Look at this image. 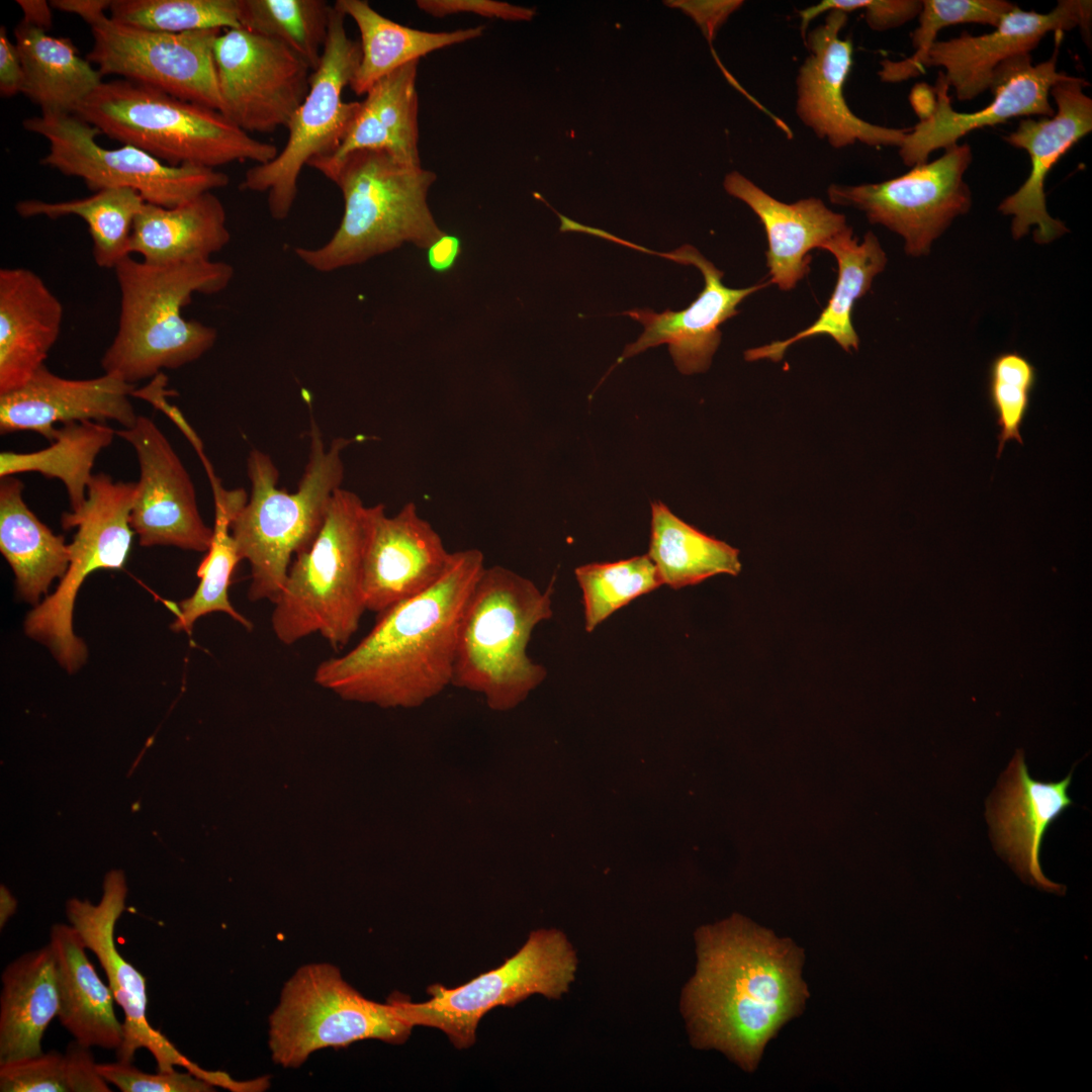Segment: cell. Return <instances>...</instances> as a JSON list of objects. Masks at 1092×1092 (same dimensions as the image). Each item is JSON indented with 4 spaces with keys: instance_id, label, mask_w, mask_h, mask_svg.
Segmentation results:
<instances>
[{
    "instance_id": "cell-1",
    "label": "cell",
    "mask_w": 1092,
    "mask_h": 1092,
    "mask_svg": "<svg viewBox=\"0 0 1092 1092\" xmlns=\"http://www.w3.org/2000/svg\"><path fill=\"white\" fill-rule=\"evenodd\" d=\"M694 937L696 969L679 998L690 1042L754 1072L810 996L804 950L738 914L699 927Z\"/></svg>"
},
{
    "instance_id": "cell-2",
    "label": "cell",
    "mask_w": 1092,
    "mask_h": 1092,
    "mask_svg": "<svg viewBox=\"0 0 1092 1092\" xmlns=\"http://www.w3.org/2000/svg\"><path fill=\"white\" fill-rule=\"evenodd\" d=\"M485 568L478 549L453 552L427 590L381 614L369 633L314 670V681L344 698L384 707H417L451 685L458 630Z\"/></svg>"
},
{
    "instance_id": "cell-3",
    "label": "cell",
    "mask_w": 1092,
    "mask_h": 1092,
    "mask_svg": "<svg viewBox=\"0 0 1092 1092\" xmlns=\"http://www.w3.org/2000/svg\"><path fill=\"white\" fill-rule=\"evenodd\" d=\"M308 166L341 190L344 212L332 238L316 248H295L318 272L363 263L405 243L425 249L443 232L427 202L436 173L385 151L359 150L340 159L315 158Z\"/></svg>"
},
{
    "instance_id": "cell-4",
    "label": "cell",
    "mask_w": 1092,
    "mask_h": 1092,
    "mask_svg": "<svg viewBox=\"0 0 1092 1092\" xmlns=\"http://www.w3.org/2000/svg\"><path fill=\"white\" fill-rule=\"evenodd\" d=\"M120 290L116 335L101 358L104 373L136 382L162 369H177L200 358L216 339L214 328L182 315L194 293L223 290L234 277L224 262L198 260L153 265L130 256L114 268Z\"/></svg>"
},
{
    "instance_id": "cell-5",
    "label": "cell",
    "mask_w": 1092,
    "mask_h": 1092,
    "mask_svg": "<svg viewBox=\"0 0 1092 1092\" xmlns=\"http://www.w3.org/2000/svg\"><path fill=\"white\" fill-rule=\"evenodd\" d=\"M351 442L338 437L327 447L311 418L308 461L294 492L277 487L279 471L268 454L258 449L249 453L251 494L234 516L231 533L251 567L250 601L274 603L279 597L293 558L310 547L341 488L342 452Z\"/></svg>"
},
{
    "instance_id": "cell-6",
    "label": "cell",
    "mask_w": 1092,
    "mask_h": 1092,
    "mask_svg": "<svg viewBox=\"0 0 1092 1092\" xmlns=\"http://www.w3.org/2000/svg\"><path fill=\"white\" fill-rule=\"evenodd\" d=\"M101 134L134 146L170 166L215 169L234 162L264 164L278 149L246 132L220 111L153 87L102 82L74 113Z\"/></svg>"
},
{
    "instance_id": "cell-7",
    "label": "cell",
    "mask_w": 1092,
    "mask_h": 1092,
    "mask_svg": "<svg viewBox=\"0 0 1092 1092\" xmlns=\"http://www.w3.org/2000/svg\"><path fill=\"white\" fill-rule=\"evenodd\" d=\"M552 592L502 565L485 566L461 617L451 685L482 694L495 711L524 701L547 673L527 646L534 628L552 617Z\"/></svg>"
},
{
    "instance_id": "cell-8",
    "label": "cell",
    "mask_w": 1092,
    "mask_h": 1092,
    "mask_svg": "<svg viewBox=\"0 0 1092 1092\" xmlns=\"http://www.w3.org/2000/svg\"><path fill=\"white\" fill-rule=\"evenodd\" d=\"M368 507L350 490L335 491L310 547L297 554L273 603L276 638L291 645L321 635L334 650L348 644L366 611L362 567Z\"/></svg>"
},
{
    "instance_id": "cell-9",
    "label": "cell",
    "mask_w": 1092,
    "mask_h": 1092,
    "mask_svg": "<svg viewBox=\"0 0 1092 1092\" xmlns=\"http://www.w3.org/2000/svg\"><path fill=\"white\" fill-rule=\"evenodd\" d=\"M413 1025L394 994L386 1003L362 996L328 963L300 967L285 983L269 1017L273 1062L298 1068L326 1048H346L364 1039L403 1043Z\"/></svg>"
},
{
    "instance_id": "cell-10",
    "label": "cell",
    "mask_w": 1092,
    "mask_h": 1092,
    "mask_svg": "<svg viewBox=\"0 0 1092 1092\" xmlns=\"http://www.w3.org/2000/svg\"><path fill=\"white\" fill-rule=\"evenodd\" d=\"M135 486L136 482L94 474L81 508L61 518L65 530L77 529L69 544V566L56 590L28 613L24 630L69 672L77 671L87 657L85 643L73 631L78 590L90 573L117 570L125 564L134 534L130 513Z\"/></svg>"
},
{
    "instance_id": "cell-11",
    "label": "cell",
    "mask_w": 1092,
    "mask_h": 1092,
    "mask_svg": "<svg viewBox=\"0 0 1092 1092\" xmlns=\"http://www.w3.org/2000/svg\"><path fill=\"white\" fill-rule=\"evenodd\" d=\"M345 17L332 6L323 56L310 74L303 102L286 126L285 146L273 160L250 168L241 183L244 190L267 193L275 219L289 215L303 167L338 150L359 109V101L342 98L361 59L360 43L348 36Z\"/></svg>"
},
{
    "instance_id": "cell-12",
    "label": "cell",
    "mask_w": 1092,
    "mask_h": 1092,
    "mask_svg": "<svg viewBox=\"0 0 1092 1092\" xmlns=\"http://www.w3.org/2000/svg\"><path fill=\"white\" fill-rule=\"evenodd\" d=\"M577 962L566 934L555 928L538 929L498 968L456 988L434 984L426 1002L398 997L399 1004L414 1027L438 1028L456 1049H468L476 1040L479 1020L494 1007H513L534 994L561 998L575 980Z\"/></svg>"
},
{
    "instance_id": "cell-13",
    "label": "cell",
    "mask_w": 1092,
    "mask_h": 1092,
    "mask_svg": "<svg viewBox=\"0 0 1092 1092\" xmlns=\"http://www.w3.org/2000/svg\"><path fill=\"white\" fill-rule=\"evenodd\" d=\"M22 125L49 142L41 165L81 178L94 192L126 187L147 203L174 207L229 183L226 174L215 169L170 166L131 145L104 148L96 141L100 131L75 114L40 113Z\"/></svg>"
},
{
    "instance_id": "cell-14",
    "label": "cell",
    "mask_w": 1092,
    "mask_h": 1092,
    "mask_svg": "<svg viewBox=\"0 0 1092 1092\" xmlns=\"http://www.w3.org/2000/svg\"><path fill=\"white\" fill-rule=\"evenodd\" d=\"M973 160L969 144H954L942 156L893 179L859 185L831 184L833 204L864 212L871 223L885 225L905 240L911 256L928 253L931 243L959 216L972 197L964 174Z\"/></svg>"
},
{
    "instance_id": "cell-15",
    "label": "cell",
    "mask_w": 1092,
    "mask_h": 1092,
    "mask_svg": "<svg viewBox=\"0 0 1092 1092\" xmlns=\"http://www.w3.org/2000/svg\"><path fill=\"white\" fill-rule=\"evenodd\" d=\"M91 27L87 60L104 77L117 75L176 98L221 111L214 43L221 29L164 32L104 15Z\"/></svg>"
},
{
    "instance_id": "cell-16",
    "label": "cell",
    "mask_w": 1092,
    "mask_h": 1092,
    "mask_svg": "<svg viewBox=\"0 0 1092 1092\" xmlns=\"http://www.w3.org/2000/svg\"><path fill=\"white\" fill-rule=\"evenodd\" d=\"M127 886L120 870H111L103 881V894L97 905L73 898L67 901L69 923L79 932L87 949L97 958L105 972L114 1000L124 1014L123 1041L116 1058L132 1063L138 1050L146 1049L154 1057L157 1070L171 1072L182 1067L215 1087L236 1092L241 1081L220 1071H207L186 1058L147 1018L146 979L119 952L115 944L116 922L125 910Z\"/></svg>"
},
{
    "instance_id": "cell-17",
    "label": "cell",
    "mask_w": 1092,
    "mask_h": 1092,
    "mask_svg": "<svg viewBox=\"0 0 1092 1092\" xmlns=\"http://www.w3.org/2000/svg\"><path fill=\"white\" fill-rule=\"evenodd\" d=\"M221 113L246 132L287 126L309 89V66L283 43L245 28L214 43Z\"/></svg>"
},
{
    "instance_id": "cell-18",
    "label": "cell",
    "mask_w": 1092,
    "mask_h": 1092,
    "mask_svg": "<svg viewBox=\"0 0 1092 1092\" xmlns=\"http://www.w3.org/2000/svg\"><path fill=\"white\" fill-rule=\"evenodd\" d=\"M115 433L131 445L138 457L140 478L130 526L140 545L206 552L213 529L203 522L191 477L166 436L145 416Z\"/></svg>"
},
{
    "instance_id": "cell-19",
    "label": "cell",
    "mask_w": 1092,
    "mask_h": 1092,
    "mask_svg": "<svg viewBox=\"0 0 1092 1092\" xmlns=\"http://www.w3.org/2000/svg\"><path fill=\"white\" fill-rule=\"evenodd\" d=\"M1059 43L1051 59L1039 64L1032 65L1030 54L1002 63L995 70L989 88L994 95L993 100L974 112L953 109L948 95L949 87L940 71L933 87L935 103L931 111L909 129L899 147L903 163L910 167L926 163L933 151L945 150L958 144L961 138L974 129L993 126L1018 116H1053L1055 109L1050 102L1051 89L1069 77L1067 73L1057 70Z\"/></svg>"
},
{
    "instance_id": "cell-20",
    "label": "cell",
    "mask_w": 1092,
    "mask_h": 1092,
    "mask_svg": "<svg viewBox=\"0 0 1092 1092\" xmlns=\"http://www.w3.org/2000/svg\"><path fill=\"white\" fill-rule=\"evenodd\" d=\"M1089 83L1070 76L1050 92L1057 109L1053 116L1025 117L1005 136L1006 143L1026 151L1030 172L1021 187L1006 197L998 209L1012 216L1011 232L1018 240L1035 226L1034 240L1048 244L1068 232L1065 224L1046 210L1044 182L1053 167L1082 138L1092 130V99L1084 93Z\"/></svg>"
},
{
    "instance_id": "cell-21",
    "label": "cell",
    "mask_w": 1092,
    "mask_h": 1092,
    "mask_svg": "<svg viewBox=\"0 0 1092 1092\" xmlns=\"http://www.w3.org/2000/svg\"><path fill=\"white\" fill-rule=\"evenodd\" d=\"M451 554L414 503L394 516H387L381 504L368 507L362 567L366 611L378 615L427 590L442 576Z\"/></svg>"
},
{
    "instance_id": "cell-22",
    "label": "cell",
    "mask_w": 1092,
    "mask_h": 1092,
    "mask_svg": "<svg viewBox=\"0 0 1092 1092\" xmlns=\"http://www.w3.org/2000/svg\"><path fill=\"white\" fill-rule=\"evenodd\" d=\"M848 14L829 11L824 23L804 38L809 55L797 79L796 113L818 138L840 149L856 142L868 146L900 147L910 128L870 123L855 115L844 98V84L852 66V41L839 36Z\"/></svg>"
},
{
    "instance_id": "cell-23",
    "label": "cell",
    "mask_w": 1092,
    "mask_h": 1092,
    "mask_svg": "<svg viewBox=\"0 0 1092 1092\" xmlns=\"http://www.w3.org/2000/svg\"><path fill=\"white\" fill-rule=\"evenodd\" d=\"M1092 2L1060 0L1048 13L1021 10L1016 5L1000 19L994 30L967 32L936 40L928 52L924 70L944 69L942 77L961 101H969L990 88L995 70L1004 62L1030 54L1049 32L1063 33L1080 27L1090 38Z\"/></svg>"
},
{
    "instance_id": "cell-24",
    "label": "cell",
    "mask_w": 1092,
    "mask_h": 1092,
    "mask_svg": "<svg viewBox=\"0 0 1092 1092\" xmlns=\"http://www.w3.org/2000/svg\"><path fill=\"white\" fill-rule=\"evenodd\" d=\"M630 247L682 265H694L703 274L705 286L682 310L654 312L649 308H634L622 312L642 324L644 331L636 342L626 346L617 363L648 348L667 344L672 360L681 373L706 371L721 342L719 327L739 312L736 306L744 298L767 286L769 281L746 288H730L722 282L724 273L693 246L685 245L669 253L653 252L633 243Z\"/></svg>"
},
{
    "instance_id": "cell-25",
    "label": "cell",
    "mask_w": 1092,
    "mask_h": 1092,
    "mask_svg": "<svg viewBox=\"0 0 1092 1092\" xmlns=\"http://www.w3.org/2000/svg\"><path fill=\"white\" fill-rule=\"evenodd\" d=\"M135 389L115 374L70 379L42 365L24 385L0 394V433L31 431L52 442L58 424L114 421L128 429L139 417L129 399Z\"/></svg>"
},
{
    "instance_id": "cell-26",
    "label": "cell",
    "mask_w": 1092,
    "mask_h": 1092,
    "mask_svg": "<svg viewBox=\"0 0 1092 1092\" xmlns=\"http://www.w3.org/2000/svg\"><path fill=\"white\" fill-rule=\"evenodd\" d=\"M1071 774L1057 783L1035 781L1018 751L988 803L987 818L995 846L1026 883L1062 894L1065 887L1045 878L1039 863L1043 836L1073 802Z\"/></svg>"
},
{
    "instance_id": "cell-27",
    "label": "cell",
    "mask_w": 1092,
    "mask_h": 1092,
    "mask_svg": "<svg viewBox=\"0 0 1092 1092\" xmlns=\"http://www.w3.org/2000/svg\"><path fill=\"white\" fill-rule=\"evenodd\" d=\"M730 195L745 202L759 217L767 237L769 283L791 290L810 270L808 253L844 232L845 216L829 209L821 199L809 197L782 202L738 172L724 179Z\"/></svg>"
},
{
    "instance_id": "cell-28",
    "label": "cell",
    "mask_w": 1092,
    "mask_h": 1092,
    "mask_svg": "<svg viewBox=\"0 0 1092 1092\" xmlns=\"http://www.w3.org/2000/svg\"><path fill=\"white\" fill-rule=\"evenodd\" d=\"M63 314L61 301L36 273L0 270V394L21 387L44 365Z\"/></svg>"
},
{
    "instance_id": "cell-29",
    "label": "cell",
    "mask_w": 1092,
    "mask_h": 1092,
    "mask_svg": "<svg viewBox=\"0 0 1092 1092\" xmlns=\"http://www.w3.org/2000/svg\"><path fill=\"white\" fill-rule=\"evenodd\" d=\"M49 944L56 965L59 1021L83 1046L117 1051L123 1024L116 1017L112 991L88 960L81 935L70 923H57Z\"/></svg>"
},
{
    "instance_id": "cell-30",
    "label": "cell",
    "mask_w": 1092,
    "mask_h": 1092,
    "mask_svg": "<svg viewBox=\"0 0 1092 1092\" xmlns=\"http://www.w3.org/2000/svg\"><path fill=\"white\" fill-rule=\"evenodd\" d=\"M230 240L224 206L207 191L174 207L146 202L133 221L129 252L149 264L170 265L210 260Z\"/></svg>"
},
{
    "instance_id": "cell-31",
    "label": "cell",
    "mask_w": 1092,
    "mask_h": 1092,
    "mask_svg": "<svg viewBox=\"0 0 1092 1092\" xmlns=\"http://www.w3.org/2000/svg\"><path fill=\"white\" fill-rule=\"evenodd\" d=\"M0 1065L42 1054L41 1039L59 1011L50 944L9 963L1 975Z\"/></svg>"
},
{
    "instance_id": "cell-32",
    "label": "cell",
    "mask_w": 1092,
    "mask_h": 1092,
    "mask_svg": "<svg viewBox=\"0 0 1092 1092\" xmlns=\"http://www.w3.org/2000/svg\"><path fill=\"white\" fill-rule=\"evenodd\" d=\"M822 249L830 252L838 264V279L826 307L810 327L795 336L747 350L744 353L747 361L770 359L778 362L791 345L817 335L830 336L847 352L858 349L859 340L852 325L853 305L870 290L874 277L884 270L886 254L872 232H868L858 244L850 226Z\"/></svg>"
},
{
    "instance_id": "cell-33",
    "label": "cell",
    "mask_w": 1092,
    "mask_h": 1092,
    "mask_svg": "<svg viewBox=\"0 0 1092 1092\" xmlns=\"http://www.w3.org/2000/svg\"><path fill=\"white\" fill-rule=\"evenodd\" d=\"M418 65L419 61H413L378 80L360 102L338 150L321 158L337 160L355 151L377 150L405 163L421 165Z\"/></svg>"
},
{
    "instance_id": "cell-34",
    "label": "cell",
    "mask_w": 1092,
    "mask_h": 1092,
    "mask_svg": "<svg viewBox=\"0 0 1092 1092\" xmlns=\"http://www.w3.org/2000/svg\"><path fill=\"white\" fill-rule=\"evenodd\" d=\"M22 481L0 478V551L9 563L19 596L38 604L51 583L69 566V544L30 511L23 499Z\"/></svg>"
},
{
    "instance_id": "cell-35",
    "label": "cell",
    "mask_w": 1092,
    "mask_h": 1092,
    "mask_svg": "<svg viewBox=\"0 0 1092 1092\" xmlns=\"http://www.w3.org/2000/svg\"><path fill=\"white\" fill-rule=\"evenodd\" d=\"M23 71L21 93L41 113L73 114L76 107L103 82V76L80 56L69 37H57L24 22L14 29Z\"/></svg>"
},
{
    "instance_id": "cell-36",
    "label": "cell",
    "mask_w": 1092,
    "mask_h": 1092,
    "mask_svg": "<svg viewBox=\"0 0 1092 1092\" xmlns=\"http://www.w3.org/2000/svg\"><path fill=\"white\" fill-rule=\"evenodd\" d=\"M333 6L352 18L360 32L361 59L350 83L356 95L366 94L384 76L433 51L480 37L485 28L431 32L398 24L365 0H337Z\"/></svg>"
},
{
    "instance_id": "cell-37",
    "label": "cell",
    "mask_w": 1092,
    "mask_h": 1092,
    "mask_svg": "<svg viewBox=\"0 0 1092 1092\" xmlns=\"http://www.w3.org/2000/svg\"><path fill=\"white\" fill-rule=\"evenodd\" d=\"M208 479L214 499L212 541L196 570L200 579L198 586L192 596L177 604L176 619L171 627L175 632H189L202 616L223 612L246 629L252 630V622L234 608L228 594L234 570L242 560L231 533V523L248 496L243 488H224L214 474Z\"/></svg>"
},
{
    "instance_id": "cell-38",
    "label": "cell",
    "mask_w": 1092,
    "mask_h": 1092,
    "mask_svg": "<svg viewBox=\"0 0 1092 1092\" xmlns=\"http://www.w3.org/2000/svg\"><path fill=\"white\" fill-rule=\"evenodd\" d=\"M648 556L662 583L677 589L721 573L737 575L739 551L673 515L661 502L651 503Z\"/></svg>"
},
{
    "instance_id": "cell-39",
    "label": "cell",
    "mask_w": 1092,
    "mask_h": 1092,
    "mask_svg": "<svg viewBox=\"0 0 1092 1092\" xmlns=\"http://www.w3.org/2000/svg\"><path fill=\"white\" fill-rule=\"evenodd\" d=\"M115 431L105 423L84 421L62 425L44 449L0 453V478L23 472H37L57 478L66 487L71 511L81 508L98 454L113 441Z\"/></svg>"
},
{
    "instance_id": "cell-40",
    "label": "cell",
    "mask_w": 1092,
    "mask_h": 1092,
    "mask_svg": "<svg viewBox=\"0 0 1092 1092\" xmlns=\"http://www.w3.org/2000/svg\"><path fill=\"white\" fill-rule=\"evenodd\" d=\"M145 203L138 191L119 187L102 189L91 196L67 201L20 200L15 210L21 217H81L89 229L95 263L102 268L114 269L120 261L130 256L133 221Z\"/></svg>"
},
{
    "instance_id": "cell-41",
    "label": "cell",
    "mask_w": 1092,
    "mask_h": 1092,
    "mask_svg": "<svg viewBox=\"0 0 1092 1092\" xmlns=\"http://www.w3.org/2000/svg\"><path fill=\"white\" fill-rule=\"evenodd\" d=\"M331 10L323 0H240V24L283 43L314 71L327 40Z\"/></svg>"
},
{
    "instance_id": "cell-42",
    "label": "cell",
    "mask_w": 1092,
    "mask_h": 1092,
    "mask_svg": "<svg viewBox=\"0 0 1092 1092\" xmlns=\"http://www.w3.org/2000/svg\"><path fill=\"white\" fill-rule=\"evenodd\" d=\"M90 1049L72 1041L64 1054L50 1051L0 1065L1 1092H109Z\"/></svg>"
},
{
    "instance_id": "cell-43",
    "label": "cell",
    "mask_w": 1092,
    "mask_h": 1092,
    "mask_svg": "<svg viewBox=\"0 0 1092 1092\" xmlns=\"http://www.w3.org/2000/svg\"><path fill=\"white\" fill-rule=\"evenodd\" d=\"M582 592L585 629L592 632L614 612L662 583L648 554L575 569Z\"/></svg>"
},
{
    "instance_id": "cell-44",
    "label": "cell",
    "mask_w": 1092,
    "mask_h": 1092,
    "mask_svg": "<svg viewBox=\"0 0 1092 1092\" xmlns=\"http://www.w3.org/2000/svg\"><path fill=\"white\" fill-rule=\"evenodd\" d=\"M918 26L912 34L914 54L902 61L884 60L878 72L881 80L897 83L924 73V64L938 32L960 23L997 26L1015 4L1005 0H922Z\"/></svg>"
},
{
    "instance_id": "cell-45",
    "label": "cell",
    "mask_w": 1092,
    "mask_h": 1092,
    "mask_svg": "<svg viewBox=\"0 0 1092 1092\" xmlns=\"http://www.w3.org/2000/svg\"><path fill=\"white\" fill-rule=\"evenodd\" d=\"M110 18L164 32L240 28V0H113Z\"/></svg>"
},
{
    "instance_id": "cell-46",
    "label": "cell",
    "mask_w": 1092,
    "mask_h": 1092,
    "mask_svg": "<svg viewBox=\"0 0 1092 1092\" xmlns=\"http://www.w3.org/2000/svg\"><path fill=\"white\" fill-rule=\"evenodd\" d=\"M1035 381L1034 366L1017 352L1001 353L991 362L988 393L999 429L997 458L1008 441L1023 444L1020 429Z\"/></svg>"
},
{
    "instance_id": "cell-47",
    "label": "cell",
    "mask_w": 1092,
    "mask_h": 1092,
    "mask_svg": "<svg viewBox=\"0 0 1092 1092\" xmlns=\"http://www.w3.org/2000/svg\"><path fill=\"white\" fill-rule=\"evenodd\" d=\"M97 1072L107 1082L122 1092H211L216 1087L186 1071L173 1070L156 1074L139 1070L129 1062L96 1065Z\"/></svg>"
},
{
    "instance_id": "cell-48",
    "label": "cell",
    "mask_w": 1092,
    "mask_h": 1092,
    "mask_svg": "<svg viewBox=\"0 0 1092 1092\" xmlns=\"http://www.w3.org/2000/svg\"><path fill=\"white\" fill-rule=\"evenodd\" d=\"M918 0H824L799 11L803 39L810 22L819 14L839 10L846 14L863 10L868 25L877 31L896 28L917 17L921 11Z\"/></svg>"
},
{
    "instance_id": "cell-49",
    "label": "cell",
    "mask_w": 1092,
    "mask_h": 1092,
    "mask_svg": "<svg viewBox=\"0 0 1092 1092\" xmlns=\"http://www.w3.org/2000/svg\"><path fill=\"white\" fill-rule=\"evenodd\" d=\"M417 5L435 17L457 13H473L483 17L511 21L531 20L535 9L494 0H419Z\"/></svg>"
},
{
    "instance_id": "cell-50",
    "label": "cell",
    "mask_w": 1092,
    "mask_h": 1092,
    "mask_svg": "<svg viewBox=\"0 0 1092 1092\" xmlns=\"http://www.w3.org/2000/svg\"><path fill=\"white\" fill-rule=\"evenodd\" d=\"M664 3L680 8L690 15L700 25L711 44L718 28L733 11L742 5L743 1H665Z\"/></svg>"
},
{
    "instance_id": "cell-51",
    "label": "cell",
    "mask_w": 1092,
    "mask_h": 1092,
    "mask_svg": "<svg viewBox=\"0 0 1092 1092\" xmlns=\"http://www.w3.org/2000/svg\"><path fill=\"white\" fill-rule=\"evenodd\" d=\"M24 83V71L15 43L7 35L5 26L0 28V93L11 97L21 93Z\"/></svg>"
},
{
    "instance_id": "cell-52",
    "label": "cell",
    "mask_w": 1092,
    "mask_h": 1092,
    "mask_svg": "<svg viewBox=\"0 0 1092 1092\" xmlns=\"http://www.w3.org/2000/svg\"><path fill=\"white\" fill-rule=\"evenodd\" d=\"M461 252V239L444 233L427 248V263L434 272L446 273L455 266Z\"/></svg>"
},
{
    "instance_id": "cell-53",
    "label": "cell",
    "mask_w": 1092,
    "mask_h": 1092,
    "mask_svg": "<svg viewBox=\"0 0 1092 1092\" xmlns=\"http://www.w3.org/2000/svg\"><path fill=\"white\" fill-rule=\"evenodd\" d=\"M111 2L110 0H53L50 4L52 8L77 14L92 25L105 15L104 12L109 10Z\"/></svg>"
},
{
    "instance_id": "cell-54",
    "label": "cell",
    "mask_w": 1092,
    "mask_h": 1092,
    "mask_svg": "<svg viewBox=\"0 0 1092 1092\" xmlns=\"http://www.w3.org/2000/svg\"><path fill=\"white\" fill-rule=\"evenodd\" d=\"M16 3L23 12L22 22L48 30L53 24V13L50 2L44 0H17Z\"/></svg>"
},
{
    "instance_id": "cell-55",
    "label": "cell",
    "mask_w": 1092,
    "mask_h": 1092,
    "mask_svg": "<svg viewBox=\"0 0 1092 1092\" xmlns=\"http://www.w3.org/2000/svg\"><path fill=\"white\" fill-rule=\"evenodd\" d=\"M911 103L919 118L925 117L935 103L933 87H929L927 84H919L912 92Z\"/></svg>"
},
{
    "instance_id": "cell-56",
    "label": "cell",
    "mask_w": 1092,
    "mask_h": 1092,
    "mask_svg": "<svg viewBox=\"0 0 1092 1092\" xmlns=\"http://www.w3.org/2000/svg\"><path fill=\"white\" fill-rule=\"evenodd\" d=\"M16 900L9 892V890L1 885L0 887V928L2 929L9 918L14 914L16 910Z\"/></svg>"
}]
</instances>
